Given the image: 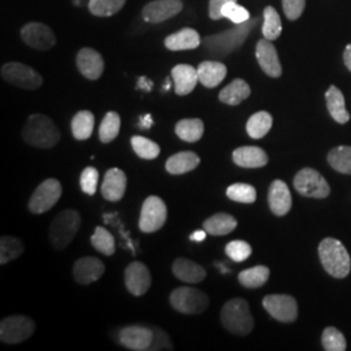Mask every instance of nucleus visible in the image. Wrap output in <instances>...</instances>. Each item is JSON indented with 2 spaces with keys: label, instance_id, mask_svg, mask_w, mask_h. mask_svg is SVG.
I'll return each instance as SVG.
<instances>
[{
  "label": "nucleus",
  "instance_id": "obj_25",
  "mask_svg": "<svg viewBox=\"0 0 351 351\" xmlns=\"http://www.w3.org/2000/svg\"><path fill=\"white\" fill-rule=\"evenodd\" d=\"M172 272L180 281L186 284H198L207 276L206 269L202 265L186 258L176 259L172 264Z\"/></svg>",
  "mask_w": 351,
  "mask_h": 351
},
{
  "label": "nucleus",
  "instance_id": "obj_39",
  "mask_svg": "<svg viewBox=\"0 0 351 351\" xmlns=\"http://www.w3.org/2000/svg\"><path fill=\"white\" fill-rule=\"evenodd\" d=\"M263 16L264 21L262 33H263L264 38L268 39V40H275L281 36V32H282V24H281L280 14L277 13L274 7L268 5L264 10Z\"/></svg>",
  "mask_w": 351,
  "mask_h": 351
},
{
  "label": "nucleus",
  "instance_id": "obj_34",
  "mask_svg": "<svg viewBox=\"0 0 351 351\" xmlns=\"http://www.w3.org/2000/svg\"><path fill=\"white\" fill-rule=\"evenodd\" d=\"M269 268L265 265H256L242 271L239 275V284L247 289L262 288L269 278Z\"/></svg>",
  "mask_w": 351,
  "mask_h": 351
},
{
  "label": "nucleus",
  "instance_id": "obj_53",
  "mask_svg": "<svg viewBox=\"0 0 351 351\" xmlns=\"http://www.w3.org/2000/svg\"><path fill=\"white\" fill-rule=\"evenodd\" d=\"M343 62H345L346 68L351 72V45H348L346 49H345V52H343Z\"/></svg>",
  "mask_w": 351,
  "mask_h": 351
},
{
  "label": "nucleus",
  "instance_id": "obj_20",
  "mask_svg": "<svg viewBox=\"0 0 351 351\" xmlns=\"http://www.w3.org/2000/svg\"><path fill=\"white\" fill-rule=\"evenodd\" d=\"M77 68L85 78L95 81L101 78L104 71V62L101 53L93 49H82L77 53Z\"/></svg>",
  "mask_w": 351,
  "mask_h": 351
},
{
  "label": "nucleus",
  "instance_id": "obj_22",
  "mask_svg": "<svg viewBox=\"0 0 351 351\" xmlns=\"http://www.w3.org/2000/svg\"><path fill=\"white\" fill-rule=\"evenodd\" d=\"M291 203L288 185L281 180H275L268 190V204L271 211L276 216H285L291 208Z\"/></svg>",
  "mask_w": 351,
  "mask_h": 351
},
{
  "label": "nucleus",
  "instance_id": "obj_37",
  "mask_svg": "<svg viewBox=\"0 0 351 351\" xmlns=\"http://www.w3.org/2000/svg\"><path fill=\"white\" fill-rule=\"evenodd\" d=\"M121 128V119L117 112H107L99 126V139L101 143H111L117 138Z\"/></svg>",
  "mask_w": 351,
  "mask_h": 351
},
{
  "label": "nucleus",
  "instance_id": "obj_12",
  "mask_svg": "<svg viewBox=\"0 0 351 351\" xmlns=\"http://www.w3.org/2000/svg\"><path fill=\"white\" fill-rule=\"evenodd\" d=\"M263 307L277 322L293 323L298 317V303L288 294H271L264 297Z\"/></svg>",
  "mask_w": 351,
  "mask_h": 351
},
{
  "label": "nucleus",
  "instance_id": "obj_2",
  "mask_svg": "<svg viewBox=\"0 0 351 351\" xmlns=\"http://www.w3.org/2000/svg\"><path fill=\"white\" fill-rule=\"evenodd\" d=\"M258 24V19L249 20L243 24H239L234 29H230L220 34H213L203 38V46L216 58H226L233 51L239 49L245 39L249 36L251 29Z\"/></svg>",
  "mask_w": 351,
  "mask_h": 351
},
{
  "label": "nucleus",
  "instance_id": "obj_3",
  "mask_svg": "<svg viewBox=\"0 0 351 351\" xmlns=\"http://www.w3.org/2000/svg\"><path fill=\"white\" fill-rule=\"evenodd\" d=\"M319 258L330 276L345 278L350 274V254L339 239H323L319 245Z\"/></svg>",
  "mask_w": 351,
  "mask_h": 351
},
{
  "label": "nucleus",
  "instance_id": "obj_48",
  "mask_svg": "<svg viewBox=\"0 0 351 351\" xmlns=\"http://www.w3.org/2000/svg\"><path fill=\"white\" fill-rule=\"evenodd\" d=\"M306 7V0H282V8L290 21L300 19Z\"/></svg>",
  "mask_w": 351,
  "mask_h": 351
},
{
  "label": "nucleus",
  "instance_id": "obj_44",
  "mask_svg": "<svg viewBox=\"0 0 351 351\" xmlns=\"http://www.w3.org/2000/svg\"><path fill=\"white\" fill-rule=\"evenodd\" d=\"M251 249L250 245L246 241H241V239H236V241H230L226 246V254L236 263H242L246 259L250 258Z\"/></svg>",
  "mask_w": 351,
  "mask_h": 351
},
{
  "label": "nucleus",
  "instance_id": "obj_42",
  "mask_svg": "<svg viewBox=\"0 0 351 351\" xmlns=\"http://www.w3.org/2000/svg\"><path fill=\"white\" fill-rule=\"evenodd\" d=\"M226 197L239 203H254L256 201V190L249 184H233L226 189Z\"/></svg>",
  "mask_w": 351,
  "mask_h": 351
},
{
  "label": "nucleus",
  "instance_id": "obj_19",
  "mask_svg": "<svg viewBox=\"0 0 351 351\" xmlns=\"http://www.w3.org/2000/svg\"><path fill=\"white\" fill-rule=\"evenodd\" d=\"M106 271L101 261L95 256H84L73 265V277L75 282L81 285H90L98 281Z\"/></svg>",
  "mask_w": 351,
  "mask_h": 351
},
{
  "label": "nucleus",
  "instance_id": "obj_6",
  "mask_svg": "<svg viewBox=\"0 0 351 351\" xmlns=\"http://www.w3.org/2000/svg\"><path fill=\"white\" fill-rule=\"evenodd\" d=\"M169 302L176 311L185 315L203 314L208 306V295L199 289L181 287L171 293Z\"/></svg>",
  "mask_w": 351,
  "mask_h": 351
},
{
  "label": "nucleus",
  "instance_id": "obj_27",
  "mask_svg": "<svg viewBox=\"0 0 351 351\" xmlns=\"http://www.w3.org/2000/svg\"><path fill=\"white\" fill-rule=\"evenodd\" d=\"M199 82L204 88H213L219 86L226 77V65L220 62H203L197 68Z\"/></svg>",
  "mask_w": 351,
  "mask_h": 351
},
{
  "label": "nucleus",
  "instance_id": "obj_45",
  "mask_svg": "<svg viewBox=\"0 0 351 351\" xmlns=\"http://www.w3.org/2000/svg\"><path fill=\"white\" fill-rule=\"evenodd\" d=\"M221 14H223V19L230 20L236 25L243 24V23L250 20L249 11L245 7L237 4V1L226 3V5L223 7V10H221Z\"/></svg>",
  "mask_w": 351,
  "mask_h": 351
},
{
  "label": "nucleus",
  "instance_id": "obj_36",
  "mask_svg": "<svg viewBox=\"0 0 351 351\" xmlns=\"http://www.w3.org/2000/svg\"><path fill=\"white\" fill-rule=\"evenodd\" d=\"M329 165L343 175H351V146H339L328 154Z\"/></svg>",
  "mask_w": 351,
  "mask_h": 351
},
{
  "label": "nucleus",
  "instance_id": "obj_1",
  "mask_svg": "<svg viewBox=\"0 0 351 351\" xmlns=\"http://www.w3.org/2000/svg\"><path fill=\"white\" fill-rule=\"evenodd\" d=\"M23 138L27 145L49 150L60 141V132L49 116L42 113L30 114L23 129Z\"/></svg>",
  "mask_w": 351,
  "mask_h": 351
},
{
  "label": "nucleus",
  "instance_id": "obj_51",
  "mask_svg": "<svg viewBox=\"0 0 351 351\" xmlns=\"http://www.w3.org/2000/svg\"><path fill=\"white\" fill-rule=\"evenodd\" d=\"M154 124V120H152V116L151 114H145V116H142L141 117V120H139V126L142 128V129H149Z\"/></svg>",
  "mask_w": 351,
  "mask_h": 351
},
{
  "label": "nucleus",
  "instance_id": "obj_5",
  "mask_svg": "<svg viewBox=\"0 0 351 351\" xmlns=\"http://www.w3.org/2000/svg\"><path fill=\"white\" fill-rule=\"evenodd\" d=\"M81 228V215L73 208L64 210L58 213L51 223L50 236L51 243L56 250H64L68 247L75 239L78 230Z\"/></svg>",
  "mask_w": 351,
  "mask_h": 351
},
{
  "label": "nucleus",
  "instance_id": "obj_13",
  "mask_svg": "<svg viewBox=\"0 0 351 351\" xmlns=\"http://www.w3.org/2000/svg\"><path fill=\"white\" fill-rule=\"evenodd\" d=\"M21 38L34 50L47 51L56 43V37L50 26L42 23H29L21 29Z\"/></svg>",
  "mask_w": 351,
  "mask_h": 351
},
{
  "label": "nucleus",
  "instance_id": "obj_28",
  "mask_svg": "<svg viewBox=\"0 0 351 351\" xmlns=\"http://www.w3.org/2000/svg\"><path fill=\"white\" fill-rule=\"evenodd\" d=\"M250 94L249 84L242 78H236L220 91L219 99L228 106H239L242 101H246Z\"/></svg>",
  "mask_w": 351,
  "mask_h": 351
},
{
  "label": "nucleus",
  "instance_id": "obj_47",
  "mask_svg": "<svg viewBox=\"0 0 351 351\" xmlns=\"http://www.w3.org/2000/svg\"><path fill=\"white\" fill-rule=\"evenodd\" d=\"M151 328L154 330V337H152V342H151L150 350H173L172 341L169 339V336L167 335V332L159 326H151Z\"/></svg>",
  "mask_w": 351,
  "mask_h": 351
},
{
  "label": "nucleus",
  "instance_id": "obj_50",
  "mask_svg": "<svg viewBox=\"0 0 351 351\" xmlns=\"http://www.w3.org/2000/svg\"><path fill=\"white\" fill-rule=\"evenodd\" d=\"M138 88L143 91H151L152 90V81L146 77H141L138 80Z\"/></svg>",
  "mask_w": 351,
  "mask_h": 351
},
{
  "label": "nucleus",
  "instance_id": "obj_14",
  "mask_svg": "<svg viewBox=\"0 0 351 351\" xmlns=\"http://www.w3.org/2000/svg\"><path fill=\"white\" fill-rule=\"evenodd\" d=\"M154 330L150 326H129L119 332V342L132 351L150 350Z\"/></svg>",
  "mask_w": 351,
  "mask_h": 351
},
{
  "label": "nucleus",
  "instance_id": "obj_11",
  "mask_svg": "<svg viewBox=\"0 0 351 351\" xmlns=\"http://www.w3.org/2000/svg\"><path fill=\"white\" fill-rule=\"evenodd\" d=\"M168 210L162 198L151 195L143 202L141 208L138 226L143 233H155L163 228Z\"/></svg>",
  "mask_w": 351,
  "mask_h": 351
},
{
  "label": "nucleus",
  "instance_id": "obj_32",
  "mask_svg": "<svg viewBox=\"0 0 351 351\" xmlns=\"http://www.w3.org/2000/svg\"><path fill=\"white\" fill-rule=\"evenodd\" d=\"M95 125V117L90 111H80L72 119V134L77 141H85L91 137Z\"/></svg>",
  "mask_w": 351,
  "mask_h": 351
},
{
  "label": "nucleus",
  "instance_id": "obj_33",
  "mask_svg": "<svg viewBox=\"0 0 351 351\" xmlns=\"http://www.w3.org/2000/svg\"><path fill=\"white\" fill-rule=\"evenodd\" d=\"M274 124L271 113L261 111L254 113L246 124V132L252 139H261L268 134Z\"/></svg>",
  "mask_w": 351,
  "mask_h": 351
},
{
  "label": "nucleus",
  "instance_id": "obj_7",
  "mask_svg": "<svg viewBox=\"0 0 351 351\" xmlns=\"http://www.w3.org/2000/svg\"><path fill=\"white\" fill-rule=\"evenodd\" d=\"M36 332L33 319L24 315H12L0 323V339L4 343L16 345L30 339Z\"/></svg>",
  "mask_w": 351,
  "mask_h": 351
},
{
  "label": "nucleus",
  "instance_id": "obj_43",
  "mask_svg": "<svg viewBox=\"0 0 351 351\" xmlns=\"http://www.w3.org/2000/svg\"><path fill=\"white\" fill-rule=\"evenodd\" d=\"M322 343L326 351L346 350V339L335 326H328L322 335Z\"/></svg>",
  "mask_w": 351,
  "mask_h": 351
},
{
  "label": "nucleus",
  "instance_id": "obj_4",
  "mask_svg": "<svg viewBox=\"0 0 351 351\" xmlns=\"http://www.w3.org/2000/svg\"><path fill=\"white\" fill-rule=\"evenodd\" d=\"M220 322L226 330L233 335H249L254 328V317L249 303L242 298L226 302L220 313Z\"/></svg>",
  "mask_w": 351,
  "mask_h": 351
},
{
  "label": "nucleus",
  "instance_id": "obj_23",
  "mask_svg": "<svg viewBox=\"0 0 351 351\" xmlns=\"http://www.w3.org/2000/svg\"><path fill=\"white\" fill-rule=\"evenodd\" d=\"M164 45L171 51L195 50L201 46L202 38L197 30L184 27L165 38Z\"/></svg>",
  "mask_w": 351,
  "mask_h": 351
},
{
  "label": "nucleus",
  "instance_id": "obj_46",
  "mask_svg": "<svg viewBox=\"0 0 351 351\" xmlns=\"http://www.w3.org/2000/svg\"><path fill=\"white\" fill-rule=\"evenodd\" d=\"M98 180H99L98 169L94 167H86L80 177L81 190L88 195H94L98 189Z\"/></svg>",
  "mask_w": 351,
  "mask_h": 351
},
{
  "label": "nucleus",
  "instance_id": "obj_24",
  "mask_svg": "<svg viewBox=\"0 0 351 351\" xmlns=\"http://www.w3.org/2000/svg\"><path fill=\"white\" fill-rule=\"evenodd\" d=\"M233 162L241 168H262L268 164V155L258 146H242L233 151Z\"/></svg>",
  "mask_w": 351,
  "mask_h": 351
},
{
  "label": "nucleus",
  "instance_id": "obj_35",
  "mask_svg": "<svg viewBox=\"0 0 351 351\" xmlns=\"http://www.w3.org/2000/svg\"><path fill=\"white\" fill-rule=\"evenodd\" d=\"M25 250V246L23 241L17 237H11V236H3L0 239V264L11 263L14 259L23 255Z\"/></svg>",
  "mask_w": 351,
  "mask_h": 351
},
{
  "label": "nucleus",
  "instance_id": "obj_15",
  "mask_svg": "<svg viewBox=\"0 0 351 351\" xmlns=\"http://www.w3.org/2000/svg\"><path fill=\"white\" fill-rule=\"evenodd\" d=\"M184 4L181 0H155L145 5L142 17L146 23L159 24L168 19L175 17L182 11Z\"/></svg>",
  "mask_w": 351,
  "mask_h": 351
},
{
  "label": "nucleus",
  "instance_id": "obj_38",
  "mask_svg": "<svg viewBox=\"0 0 351 351\" xmlns=\"http://www.w3.org/2000/svg\"><path fill=\"white\" fill-rule=\"evenodd\" d=\"M91 245L106 256H112L116 251V242L112 234L103 226H97L91 236Z\"/></svg>",
  "mask_w": 351,
  "mask_h": 351
},
{
  "label": "nucleus",
  "instance_id": "obj_40",
  "mask_svg": "<svg viewBox=\"0 0 351 351\" xmlns=\"http://www.w3.org/2000/svg\"><path fill=\"white\" fill-rule=\"evenodd\" d=\"M126 0H88V11L98 17H110L123 10Z\"/></svg>",
  "mask_w": 351,
  "mask_h": 351
},
{
  "label": "nucleus",
  "instance_id": "obj_41",
  "mask_svg": "<svg viewBox=\"0 0 351 351\" xmlns=\"http://www.w3.org/2000/svg\"><path fill=\"white\" fill-rule=\"evenodd\" d=\"M132 147L134 152L138 155L141 159L145 160H154L159 156L160 154V147L158 143H155L154 141L142 137V136H134L132 137Z\"/></svg>",
  "mask_w": 351,
  "mask_h": 351
},
{
  "label": "nucleus",
  "instance_id": "obj_9",
  "mask_svg": "<svg viewBox=\"0 0 351 351\" xmlns=\"http://www.w3.org/2000/svg\"><path fill=\"white\" fill-rule=\"evenodd\" d=\"M293 184L295 190L307 198L323 199L330 194V188L326 178L313 168L301 169L294 177Z\"/></svg>",
  "mask_w": 351,
  "mask_h": 351
},
{
  "label": "nucleus",
  "instance_id": "obj_16",
  "mask_svg": "<svg viewBox=\"0 0 351 351\" xmlns=\"http://www.w3.org/2000/svg\"><path fill=\"white\" fill-rule=\"evenodd\" d=\"M150 271L141 262H133L126 267L125 287L130 294L134 297H141L147 293L151 287Z\"/></svg>",
  "mask_w": 351,
  "mask_h": 351
},
{
  "label": "nucleus",
  "instance_id": "obj_29",
  "mask_svg": "<svg viewBox=\"0 0 351 351\" xmlns=\"http://www.w3.org/2000/svg\"><path fill=\"white\" fill-rule=\"evenodd\" d=\"M326 107L330 116L339 124H346L350 120V113L346 110L345 97L336 86H330L326 94Z\"/></svg>",
  "mask_w": 351,
  "mask_h": 351
},
{
  "label": "nucleus",
  "instance_id": "obj_49",
  "mask_svg": "<svg viewBox=\"0 0 351 351\" xmlns=\"http://www.w3.org/2000/svg\"><path fill=\"white\" fill-rule=\"evenodd\" d=\"M229 1H237V0H210V17L215 21L221 20L223 19L221 10Z\"/></svg>",
  "mask_w": 351,
  "mask_h": 351
},
{
  "label": "nucleus",
  "instance_id": "obj_8",
  "mask_svg": "<svg viewBox=\"0 0 351 351\" xmlns=\"http://www.w3.org/2000/svg\"><path fill=\"white\" fill-rule=\"evenodd\" d=\"M1 78L17 88L37 90L42 86L43 78L32 66L19 62H11L1 66Z\"/></svg>",
  "mask_w": 351,
  "mask_h": 351
},
{
  "label": "nucleus",
  "instance_id": "obj_10",
  "mask_svg": "<svg viewBox=\"0 0 351 351\" xmlns=\"http://www.w3.org/2000/svg\"><path fill=\"white\" fill-rule=\"evenodd\" d=\"M63 193L62 184L56 178H47L38 186L30 201H29V211L34 215L47 213L59 202Z\"/></svg>",
  "mask_w": 351,
  "mask_h": 351
},
{
  "label": "nucleus",
  "instance_id": "obj_17",
  "mask_svg": "<svg viewBox=\"0 0 351 351\" xmlns=\"http://www.w3.org/2000/svg\"><path fill=\"white\" fill-rule=\"evenodd\" d=\"M255 55H256L258 63L265 75L272 78H278L282 75V66L278 60V53L272 40H268L265 38L261 39L256 45Z\"/></svg>",
  "mask_w": 351,
  "mask_h": 351
},
{
  "label": "nucleus",
  "instance_id": "obj_52",
  "mask_svg": "<svg viewBox=\"0 0 351 351\" xmlns=\"http://www.w3.org/2000/svg\"><path fill=\"white\" fill-rule=\"evenodd\" d=\"M207 232L204 230V229H202V230H195L191 236H190V239L191 241H195V242H202V241H204L206 237H207Z\"/></svg>",
  "mask_w": 351,
  "mask_h": 351
},
{
  "label": "nucleus",
  "instance_id": "obj_21",
  "mask_svg": "<svg viewBox=\"0 0 351 351\" xmlns=\"http://www.w3.org/2000/svg\"><path fill=\"white\" fill-rule=\"evenodd\" d=\"M175 82V93L180 97L190 94L199 82L198 71L189 64H178L171 72Z\"/></svg>",
  "mask_w": 351,
  "mask_h": 351
},
{
  "label": "nucleus",
  "instance_id": "obj_31",
  "mask_svg": "<svg viewBox=\"0 0 351 351\" xmlns=\"http://www.w3.org/2000/svg\"><path fill=\"white\" fill-rule=\"evenodd\" d=\"M175 132L178 138L194 143L203 137L204 124L201 119H184L176 124Z\"/></svg>",
  "mask_w": 351,
  "mask_h": 351
},
{
  "label": "nucleus",
  "instance_id": "obj_54",
  "mask_svg": "<svg viewBox=\"0 0 351 351\" xmlns=\"http://www.w3.org/2000/svg\"><path fill=\"white\" fill-rule=\"evenodd\" d=\"M169 88H171V80H169V78H167V80H165V85H164V91H168V90H169Z\"/></svg>",
  "mask_w": 351,
  "mask_h": 351
},
{
  "label": "nucleus",
  "instance_id": "obj_26",
  "mask_svg": "<svg viewBox=\"0 0 351 351\" xmlns=\"http://www.w3.org/2000/svg\"><path fill=\"white\" fill-rule=\"evenodd\" d=\"M201 163V158L193 151H181L172 155L167 163L165 169L171 175H185L194 171Z\"/></svg>",
  "mask_w": 351,
  "mask_h": 351
},
{
  "label": "nucleus",
  "instance_id": "obj_18",
  "mask_svg": "<svg viewBox=\"0 0 351 351\" xmlns=\"http://www.w3.org/2000/svg\"><path fill=\"white\" fill-rule=\"evenodd\" d=\"M128 178L120 168H111L106 172L101 182V193L106 201L119 202L125 195Z\"/></svg>",
  "mask_w": 351,
  "mask_h": 351
},
{
  "label": "nucleus",
  "instance_id": "obj_30",
  "mask_svg": "<svg viewBox=\"0 0 351 351\" xmlns=\"http://www.w3.org/2000/svg\"><path fill=\"white\" fill-rule=\"evenodd\" d=\"M237 220L229 213H215L203 221V229L211 236H226L237 228Z\"/></svg>",
  "mask_w": 351,
  "mask_h": 351
}]
</instances>
